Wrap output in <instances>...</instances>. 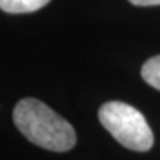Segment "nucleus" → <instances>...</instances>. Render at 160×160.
Listing matches in <instances>:
<instances>
[{"label": "nucleus", "instance_id": "obj_1", "mask_svg": "<svg viewBox=\"0 0 160 160\" xmlns=\"http://www.w3.org/2000/svg\"><path fill=\"white\" fill-rule=\"evenodd\" d=\"M13 122L30 142L42 148L62 153L76 145L74 128L39 99H21L13 108Z\"/></svg>", "mask_w": 160, "mask_h": 160}, {"label": "nucleus", "instance_id": "obj_2", "mask_svg": "<svg viewBox=\"0 0 160 160\" xmlns=\"http://www.w3.org/2000/svg\"><path fill=\"white\" fill-rule=\"evenodd\" d=\"M101 125L123 147L133 151H148L154 137L142 113L126 102L110 101L98 111Z\"/></svg>", "mask_w": 160, "mask_h": 160}, {"label": "nucleus", "instance_id": "obj_3", "mask_svg": "<svg viewBox=\"0 0 160 160\" xmlns=\"http://www.w3.org/2000/svg\"><path fill=\"white\" fill-rule=\"evenodd\" d=\"M51 0H0L2 11L8 13H28L42 9Z\"/></svg>", "mask_w": 160, "mask_h": 160}, {"label": "nucleus", "instance_id": "obj_4", "mask_svg": "<svg viewBox=\"0 0 160 160\" xmlns=\"http://www.w3.org/2000/svg\"><path fill=\"white\" fill-rule=\"evenodd\" d=\"M141 76L150 86L160 91V55L145 61L141 68Z\"/></svg>", "mask_w": 160, "mask_h": 160}, {"label": "nucleus", "instance_id": "obj_5", "mask_svg": "<svg viewBox=\"0 0 160 160\" xmlns=\"http://www.w3.org/2000/svg\"><path fill=\"white\" fill-rule=\"evenodd\" d=\"M135 6H156L160 5V0H129Z\"/></svg>", "mask_w": 160, "mask_h": 160}]
</instances>
